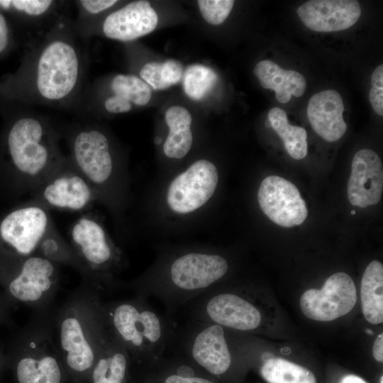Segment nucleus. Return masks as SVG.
I'll return each mask as SVG.
<instances>
[{"mask_svg": "<svg viewBox=\"0 0 383 383\" xmlns=\"http://www.w3.org/2000/svg\"><path fill=\"white\" fill-rule=\"evenodd\" d=\"M74 23L60 15L30 46L14 80L16 94L30 104L70 107L81 98L86 55Z\"/></svg>", "mask_w": 383, "mask_h": 383, "instance_id": "f257e3e1", "label": "nucleus"}, {"mask_svg": "<svg viewBox=\"0 0 383 383\" xmlns=\"http://www.w3.org/2000/svg\"><path fill=\"white\" fill-rule=\"evenodd\" d=\"M228 259L210 247L162 251L139 277L124 282L135 295L158 299L170 317L182 306L218 287L229 271Z\"/></svg>", "mask_w": 383, "mask_h": 383, "instance_id": "f03ea898", "label": "nucleus"}, {"mask_svg": "<svg viewBox=\"0 0 383 383\" xmlns=\"http://www.w3.org/2000/svg\"><path fill=\"white\" fill-rule=\"evenodd\" d=\"M101 294L82 281L52 318L53 338L66 373L77 382L89 377L108 335Z\"/></svg>", "mask_w": 383, "mask_h": 383, "instance_id": "7ed1b4c3", "label": "nucleus"}, {"mask_svg": "<svg viewBox=\"0 0 383 383\" xmlns=\"http://www.w3.org/2000/svg\"><path fill=\"white\" fill-rule=\"evenodd\" d=\"M67 142V156L91 186L97 202L119 217L128 199V177L107 133L89 123L78 124L68 131Z\"/></svg>", "mask_w": 383, "mask_h": 383, "instance_id": "20e7f679", "label": "nucleus"}, {"mask_svg": "<svg viewBox=\"0 0 383 383\" xmlns=\"http://www.w3.org/2000/svg\"><path fill=\"white\" fill-rule=\"evenodd\" d=\"M103 311L107 328L136 361L157 362L175 331L172 317L162 316L137 295L104 302Z\"/></svg>", "mask_w": 383, "mask_h": 383, "instance_id": "39448f33", "label": "nucleus"}, {"mask_svg": "<svg viewBox=\"0 0 383 383\" xmlns=\"http://www.w3.org/2000/svg\"><path fill=\"white\" fill-rule=\"evenodd\" d=\"M60 134L40 116L25 114L9 129L6 147L10 162L21 185L30 194L65 160Z\"/></svg>", "mask_w": 383, "mask_h": 383, "instance_id": "423d86ee", "label": "nucleus"}, {"mask_svg": "<svg viewBox=\"0 0 383 383\" xmlns=\"http://www.w3.org/2000/svg\"><path fill=\"white\" fill-rule=\"evenodd\" d=\"M69 243L82 267V281L101 294L123 289L119 274L126 266L124 255L93 213L81 216L71 226Z\"/></svg>", "mask_w": 383, "mask_h": 383, "instance_id": "0eeeda50", "label": "nucleus"}, {"mask_svg": "<svg viewBox=\"0 0 383 383\" xmlns=\"http://www.w3.org/2000/svg\"><path fill=\"white\" fill-rule=\"evenodd\" d=\"M53 313H33L23 330L14 366L18 383L63 382L67 373L53 338Z\"/></svg>", "mask_w": 383, "mask_h": 383, "instance_id": "6e6552de", "label": "nucleus"}, {"mask_svg": "<svg viewBox=\"0 0 383 383\" xmlns=\"http://www.w3.org/2000/svg\"><path fill=\"white\" fill-rule=\"evenodd\" d=\"M218 182L216 165L209 160H197L169 181L163 192V206L174 218L192 216L209 205Z\"/></svg>", "mask_w": 383, "mask_h": 383, "instance_id": "1a4fd4ad", "label": "nucleus"}, {"mask_svg": "<svg viewBox=\"0 0 383 383\" xmlns=\"http://www.w3.org/2000/svg\"><path fill=\"white\" fill-rule=\"evenodd\" d=\"M177 352L209 374L226 373L233 362L226 328L216 323L192 321L182 331L175 330Z\"/></svg>", "mask_w": 383, "mask_h": 383, "instance_id": "9d476101", "label": "nucleus"}, {"mask_svg": "<svg viewBox=\"0 0 383 383\" xmlns=\"http://www.w3.org/2000/svg\"><path fill=\"white\" fill-rule=\"evenodd\" d=\"M14 266L7 284L13 300L30 307L33 313L52 309L60 283V265L35 254Z\"/></svg>", "mask_w": 383, "mask_h": 383, "instance_id": "9b49d317", "label": "nucleus"}, {"mask_svg": "<svg viewBox=\"0 0 383 383\" xmlns=\"http://www.w3.org/2000/svg\"><path fill=\"white\" fill-rule=\"evenodd\" d=\"M28 202L48 209L82 211L97 201L94 189L67 155L63 163L30 194Z\"/></svg>", "mask_w": 383, "mask_h": 383, "instance_id": "f8f14e48", "label": "nucleus"}, {"mask_svg": "<svg viewBox=\"0 0 383 383\" xmlns=\"http://www.w3.org/2000/svg\"><path fill=\"white\" fill-rule=\"evenodd\" d=\"M52 222L48 209L28 201L2 219L0 240L12 251L15 263L35 254Z\"/></svg>", "mask_w": 383, "mask_h": 383, "instance_id": "ddd939ff", "label": "nucleus"}, {"mask_svg": "<svg viewBox=\"0 0 383 383\" xmlns=\"http://www.w3.org/2000/svg\"><path fill=\"white\" fill-rule=\"evenodd\" d=\"M357 301V290L350 276L342 272L330 276L321 289H310L300 299L303 313L318 321H331L348 313Z\"/></svg>", "mask_w": 383, "mask_h": 383, "instance_id": "4468645a", "label": "nucleus"}, {"mask_svg": "<svg viewBox=\"0 0 383 383\" xmlns=\"http://www.w3.org/2000/svg\"><path fill=\"white\" fill-rule=\"evenodd\" d=\"M257 201L269 219L282 227L301 225L308 215L306 203L297 187L279 176L270 175L262 181Z\"/></svg>", "mask_w": 383, "mask_h": 383, "instance_id": "2eb2a0df", "label": "nucleus"}, {"mask_svg": "<svg viewBox=\"0 0 383 383\" xmlns=\"http://www.w3.org/2000/svg\"><path fill=\"white\" fill-rule=\"evenodd\" d=\"M383 192V167L379 155L370 149H362L354 155L348 182L349 202L365 208L379 202Z\"/></svg>", "mask_w": 383, "mask_h": 383, "instance_id": "dca6fc26", "label": "nucleus"}, {"mask_svg": "<svg viewBox=\"0 0 383 383\" xmlns=\"http://www.w3.org/2000/svg\"><path fill=\"white\" fill-rule=\"evenodd\" d=\"M157 22V14L150 4L141 0L132 1L112 11L98 27L106 38L129 42L153 31Z\"/></svg>", "mask_w": 383, "mask_h": 383, "instance_id": "f3484780", "label": "nucleus"}, {"mask_svg": "<svg viewBox=\"0 0 383 383\" xmlns=\"http://www.w3.org/2000/svg\"><path fill=\"white\" fill-rule=\"evenodd\" d=\"M296 13L310 30L334 32L353 26L360 17L361 7L355 0H311L301 5Z\"/></svg>", "mask_w": 383, "mask_h": 383, "instance_id": "a211bd4d", "label": "nucleus"}, {"mask_svg": "<svg viewBox=\"0 0 383 383\" xmlns=\"http://www.w3.org/2000/svg\"><path fill=\"white\" fill-rule=\"evenodd\" d=\"M343 111L340 94L335 90L327 89L311 97L306 113L314 131L325 140L334 142L340 139L347 130Z\"/></svg>", "mask_w": 383, "mask_h": 383, "instance_id": "6ab92c4d", "label": "nucleus"}, {"mask_svg": "<svg viewBox=\"0 0 383 383\" xmlns=\"http://www.w3.org/2000/svg\"><path fill=\"white\" fill-rule=\"evenodd\" d=\"M131 357L109 331L89 374L91 383H124Z\"/></svg>", "mask_w": 383, "mask_h": 383, "instance_id": "aec40b11", "label": "nucleus"}, {"mask_svg": "<svg viewBox=\"0 0 383 383\" xmlns=\"http://www.w3.org/2000/svg\"><path fill=\"white\" fill-rule=\"evenodd\" d=\"M253 72L265 89L275 91L276 99L282 104L289 101L292 95L301 97L306 90V80L294 70H285L271 60L257 63Z\"/></svg>", "mask_w": 383, "mask_h": 383, "instance_id": "412c9836", "label": "nucleus"}, {"mask_svg": "<svg viewBox=\"0 0 383 383\" xmlns=\"http://www.w3.org/2000/svg\"><path fill=\"white\" fill-rule=\"evenodd\" d=\"M165 120L169 131L163 143V152L168 158L180 160L188 154L193 143L192 115L183 106H173L166 111Z\"/></svg>", "mask_w": 383, "mask_h": 383, "instance_id": "4be33fe9", "label": "nucleus"}, {"mask_svg": "<svg viewBox=\"0 0 383 383\" xmlns=\"http://www.w3.org/2000/svg\"><path fill=\"white\" fill-rule=\"evenodd\" d=\"M360 298L365 319L372 324L383 322V266L372 260L366 267L361 281Z\"/></svg>", "mask_w": 383, "mask_h": 383, "instance_id": "5701e85b", "label": "nucleus"}, {"mask_svg": "<svg viewBox=\"0 0 383 383\" xmlns=\"http://www.w3.org/2000/svg\"><path fill=\"white\" fill-rule=\"evenodd\" d=\"M267 119L271 127L282 140L288 154L295 160L304 158L308 152L306 130L289 124L286 112L279 107L269 111Z\"/></svg>", "mask_w": 383, "mask_h": 383, "instance_id": "b1692460", "label": "nucleus"}, {"mask_svg": "<svg viewBox=\"0 0 383 383\" xmlns=\"http://www.w3.org/2000/svg\"><path fill=\"white\" fill-rule=\"evenodd\" d=\"M35 255L58 265L68 266L76 270L80 276L82 267L70 243L64 239L54 221L41 239Z\"/></svg>", "mask_w": 383, "mask_h": 383, "instance_id": "393cba45", "label": "nucleus"}, {"mask_svg": "<svg viewBox=\"0 0 383 383\" xmlns=\"http://www.w3.org/2000/svg\"><path fill=\"white\" fill-rule=\"evenodd\" d=\"M108 89L109 92L104 97L130 103L133 106H145L151 98L150 87L135 74H116L110 79Z\"/></svg>", "mask_w": 383, "mask_h": 383, "instance_id": "a878e982", "label": "nucleus"}, {"mask_svg": "<svg viewBox=\"0 0 383 383\" xmlns=\"http://www.w3.org/2000/svg\"><path fill=\"white\" fill-rule=\"evenodd\" d=\"M260 374L268 383H317L309 369L282 358L265 360Z\"/></svg>", "mask_w": 383, "mask_h": 383, "instance_id": "bb28decb", "label": "nucleus"}, {"mask_svg": "<svg viewBox=\"0 0 383 383\" xmlns=\"http://www.w3.org/2000/svg\"><path fill=\"white\" fill-rule=\"evenodd\" d=\"M183 67L175 60L150 62L140 70V78L155 90H162L177 84L183 77Z\"/></svg>", "mask_w": 383, "mask_h": 383, "instance_id": "cd10ccee", "label": "nucleus"}, {"mask_svg": "<svg viewBox=\"0 0 383 383\" xmlns=\"http://www.w3.org/2000/svg\"><path fill=\"white\" fill-rule=\"evenodd\" d=\"M216 80L215 72L209 67L192 65L183 73L184 90L193 100H201L212 90Z\"/></svg>", "mask_w": 383, "mask_h": 383, "instance_id": "c85d7f7f", "label": "nucleus"}, {"mask_svg": "<svg viewBox=\"0 0 383 383\" xmlns=\"http://www.w3.org/2000/svg\"><path fill=\"white\" fill-rule=\"evenodd\" d=\"M118 2L117 0L76 1L78 16L74 26L77 34L82 38L91 35L97 26L98 17Z\"/></svg>", "mask_w": 383, "mask_h": 383, "instance_id": "c756f323", "label": "nucleus"}, {"mask_svg": "<svg viewBox=\"0 0 383 383\" xmlns=\"http://www.w3.org/2000/svg\"><path fill=\"white\" fill-rule=\"evenodd\" d=\"M60 3L52 0H0V9L15 11L35 23L56 13Z\"/></svg>", "mask_w": 383, "mask_h": 383, "instance_id": "7c9ffc66", "label": "nucleus"}, {"mask_svg": "<svg viewBox=\"0 0 383 383\" xmlns=\"http://www.w3.org/2000/svg\"><path fill=\"white\" fill-rule=\"evenodd\" d=\"M197 3L204 18L214 26L227 18L234 5L233 0H199Z\"/></svg>", "mask_w": 383, "mask_h": 383, "instance_id": "2f4dec72", "label": "nucleus"}, {"mask_svg": "<svg viewBox=\"0 0 383 383\" xmlns=\"http://www.w3.org/2000/svg\"><path fill=\"white\" fill-rule=\"evenodd\" d=\"M372 88L369 100L373 110L379 116L383 115V65H379L372 72Z\"/></svg>", "mask_w": 383, "mask_h": 383, "instance_id": "473e14b6", "label": "nucleus"}, {"mask_svg": "<svg viewBox=\"0 0 383 383\" xmlns=\"http://www.w3.org/2000/svg\"><path fill=\"white\" fill-rule=\"evenodd\" d=\"M162 383H216L209 379L196 376L193 367L188 364H180L175 372L169 374Z\"/></svg>", "mask_w": 383, "mask_h": 383, "instance_id": "72a5a7b5", "label": "nucleus"}, {"mask_svg": "<svg viewBox=\"0 0 383 383\" xmlns=\"http://www.w3.org/2000/svg\"><path fill=\"white\" fill-rule=\"evenodd\" d=\"M10 30L5 16L0 11V54L6 50L9 45Z\"/></svg>", "mask_w": 383, "mask_h": 383, "instance_id": "f704fd0d", "label": "nucleus"}, {"mask_svg": "<svg viewBox=\"0 0 383 383\" xmlns=\"http://www.w3.org/2000/svg\"><path fill=\"white\" fill-rule=\"evenodd\" d=\"M372 353L374 359L382 362L383 361V334L380 333L374 340L372 349Z\"/></svg>", "mask_w": 383, "mask_h": 383, "instance_id": "c9c22d12", "label": "nucleus"}, {"mask_svg": "<svg viewBox=\"0 0 383 383\" xmlns=\"http://www.w3.org/2000/svg\"><path fill=\"white\" fill-rule=\"evenodd\" d=\"M341 383H367L361 378L355 375H348L345 377Z\"/></svg>", "mask_w": 383, "mask_h": 383, "instance_id": "e433bc0d", "label": "nucleus"}, {"mask_svg": "<svg viewBox=\"0 0 383 383\" xmlns=\"http://www.w3.org/2000/svg\"><path fill=\"white\" fill-rule=\"evenodd\" d=\"M265 126L268 128L271 127V123L268 119L265 121Z\"/></svg>", "mask_w": 383, "mask_h": 383, "instance_id": "4c0bfd02", "label": "nucleus"}, {"mask_svg": "<svg viewBox=\"0 0 383 383\" xmlns=\"http://www.w3.org/2000/svg\"><path fill=\"white\" fill-rule=\"evenodd\" d=\"M382 382H383V376L382 375L380 377V383H382Z\"/></svg>", "mask_w": 383, "mask_h": 383, "instance_id": "58836bf2", "label": "nucleus"}]
</instances>
